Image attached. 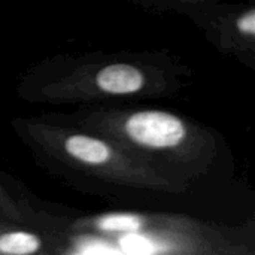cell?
Returning <instances> with one entry per match:
<instances>
[{
	"mask_svg": "<svg viewBox=\"0 0 255 255\" xmlns=\"http://www.w3.org/2000/svg\"><path fill=\"white\" fill-rule=\"evenodd\" d=\"M66 151L73 158L90 166L105 164L106 161H109L112 155L111 148L105 142L88 136H79V134L70 136L66 140Z\"/></svg>",
	"mask_w": 255,
	"mask_h": 255,
	"instance_id": "obj_3",
	"label": "cell"
},
{
	"mask_svg": "<svg viewBox=\"0 0 255 255\" xmlns=\"http://www.w3.org/2000/svg\"><path fill=\"white\" fill-rule=\"evenodd\" d=\"M40 242L34 235L24 232H12L0 236V253L12 255H27L36 253Z\"/></svg>",
	"mask_w": 255,
	"mask_h": 255,
	"instance_id": "obj_4",
	"label": "cell"
},
{
	"mask_svg": "<svg viewBox=\"0 0 255 255\" xmlns=\"http://www.w3.org/2000/svg\"><path fill=\"white\" fill-rule=\"evenodd\" d=\"M238 25H239V30H241L242 33H245V34H254L255 33V12L254 10H250L248 13H245V15H244V16L239 19Z\"/></svg>",
	"mask_w": 255,
	"mask_h": 255,
	"instance_id": "obj_7",
	"label": "cell"
},
{
	"mask_svg": "<svg viewBox=\"0 0 255 255\" xmlns=\"http://www.w3.org/2000/svg\"><path fill=\"white\" fill-rule=\"evenodd\" d=\"M128 137L149 148H170L179 145L185 137L184 123L167 112L145 111L133 114L126 121Z\"/></svg>",
	"mask_w": 255,
	"mask_h": 255,
	"instance_id": "obj_1",
	"label": "cell"
},
{
	"mask_svg": "<svg viewBox=\"0 0 255 255\" xmlns=\"http://www.w3.org/2000/svg\"><path fill=\"white\" fill-rule=\"evenodd\" d=\"M97 87L109 94H131L142 88L145 79L139 69L130 64H111L96 76Z\"/></svg>",
	"mask_w": 255,
	"mask_h": 255,
	"instance_id": "obj_2",
	"label": "cell"
},
{
	"mask_svg": "<svg viewBox=\"0 0 255 255\" xmlns=\"http://www.w3.org/2000/svg\"><path fill=\"white\" fill-rule=\"evenodd\" d=\"M121 247L128 254H152L157 251L152 242L143 236L136 235L134 232H130L121 239Z\"/></svg>",
	"mask_w": 255,
	"mask_h": 255,
	"instance_id": "obj_6",
	"label": "cell"
},
{
	"mask_svg": "<svg viewBox=\"0 0 255 255\" xmlns=\"http://www.w3.org/2000/svg\"><path fill=\"white\" fill-rule=\"evenodd\" d=\"M100 229L108 232H137L140 229V220L133 215L115 214L105 217L99 221Z\"/></svg>",
	"mask_w": 255,
	"mask_h": 255,
	"instance_id": "obj_5",
	"label": "cell"
}]
</instances>
